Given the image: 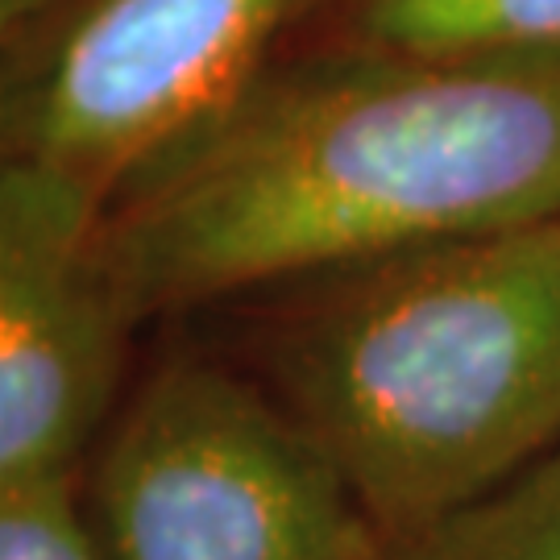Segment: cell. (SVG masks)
Returning <instances> with one entry per match:
<instances>
[{"label": "cell", "instance_id": "obj_7", "mask_svg": "<svg viewBox=\"0 0 560 560\" xmlns=\"http://www.w3.org/2000/svg\"><path fill=\"white\" fill-rule=\"evenodd\" d=\"M382 560H560V444L499 490L386 540Z\"/></svg>", "mask_w": 560, "mask_h": 560}, {"label": "cell", "instance_id": "obj_5", "mask_svg": "<svg viewBox=\"0 0 560 560\" xmlns=\"http://www.w3.org/2000/svg\"><path fill=\"white\" fill-rule=\"evenodd\" d=\"M104 200L0 150V486L80 474L125 395L129 320L104 261Z\"/></svg>", "mask_w": 560, "mask_h": 560}, {"label": "cell", "instance_id": "obj_6", "mask_svg": "<svg viewBox=\"0 0 560 560\" xmlns=\"http://www.w3.org/2000/svg\"><path fill=\"white\" fill-rule=\"evenodd\" d=\"M332 42L416 59H560V0H345Z\"/></svg>", "mask_w": 560, "mask_h": 560}, {"label": "cell", "instance_id": "obj_9", "mask_svg": "<svg viewBox=\"0 0 560 560\" xmlns=\"http://www.w3.org/2000/svg\"><path fill=\"white\" fill-rule=\"evenodd\" d=\"M46 4L50 0H0V83H4V71H9V62L18 55L25 30L34 25V18Z\"/></svg>", "mask_w": 560, "mask_h": 560}, {"label": "cell", "instance_id": "obj_8", "mask_svg": "<svg viewBox=\"0 0 560 560\" xmlns=\"http://www.w3.org/2000/svg\"><path fill=\"white\" fill-rule=\"evenodd\" d=\"M0 560H96L80 474L0 486Z\"/></svg>", "mask_w": 560, "mask_h": 560}, {"label": "cell", "instance_id": "obj_1", "mask_svg": "<svg viewBox=\"0 0 560 560\" xmlns=\"http://www.w3.org/2000/svg\"><path fill=\"white\" fill-rule=\"evenodd\" d=\"M560 217V59L324 46L275 62L120 187L104 261L129 320Z\"/></svg>", "mask_w": 560, "mask_h": 560}, {"label": "cell", "instance_id": "obj_2", "mask_svg": "<svg viewBox=\"0 0 560 560\" xmlns=\"http://www.w3.org/2000/svg\"><path fill=\"white\" fill-rule=\"evenodd\" d=\"M237 303L254 378L407 536L560 444V217L353 261Z\"/></svg>", "mask_w": 560, "mask_h": 560}, {"label": "cell", "instance_id": "obj_4", "mask_svg": "<svg viewBox=\"0 0 560 560\" xmlns=\"http://www.w3.org/2000/svg\"><path fill=\"white\" fill-rule=\"evenodd\" d=\"M345 0H50L0 83V150L104 200L224 113Z\"/></svg>", "mask_w": 560, "mask_h": 560}, {"label": "cell", "instance_id": "obj_3", "mask_svg": "<svg viewBox=\"0 0 560 560\" xmlns=\"http://www.w3.org/2000/svg\"><path fill=\"white\" fill-rule=\"evenodd\" d=\"M96 560H382L324 444L249 370L166 353L80 469Z\"/></svg>", "mask_w": 560, "mask_h": 560}]
</instances>
